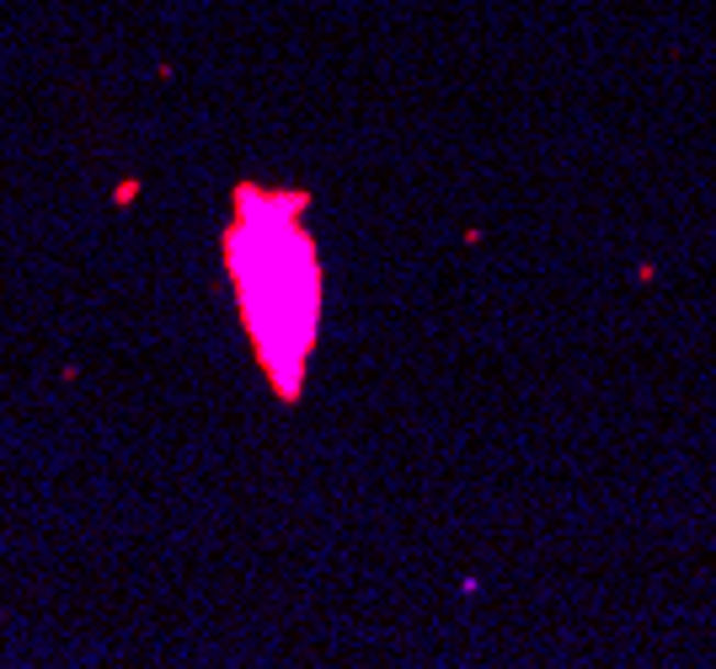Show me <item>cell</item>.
I'll return each mask as SVG.
<instances>
[{"mask_svg": "<svg viewBox=\"0 0 716 669\" xmlns=\"http://www.w3.org/2000/svg\"><path fill=\"white\" fill-rule=\"evenodd\" d=\"M225 263L251 348L279 397L294 402L321 333V257L305 231V193H268L246 182L225 231Z\"/></svg>", "mask_w": 716, "mask_h": 669, "instance_id": "6da1fadb", "label": "cell"}]
</instances>
